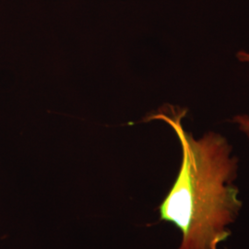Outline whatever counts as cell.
Instances as JSON below:
<instances>
[{
    "mask_svg": "<svg viewBox=\"0 0 249 249\" xmlns=\"http://www.w3.org/2000/svg\"><path fill=\"white\" fill-rule=\"evenodd\" d=\"M186 114V109L169 107L149 118L169 124L182 148L178 178L159 208L160 220L180 229L178 249H219L242 208L233 185L237 160L221 135L210 132L196 140L187 132L182 124Z\"/></svg>",
    "mask_w": 249,
    "mask_h": 249,
    "instance_id": "obj_1",
    "label": "cell"
},
{
    "mask_svg": "<svg viewBox=\"0 0 249 249\" xmlns=\"http://www.w3.org/2000/svg\"><path fill=\"white\" fill-rule=\"evenodd\" d=\"M237 57L243 62L249 63V53L241 51L237 53ZM234 121L239 124L241 130L247 134L249 138V116H236L234 117Z\"/></svg>",
    "mask_w": 249,
    "mask_h": 249,
    "instance_id": "obj_2",
    "label": "cell"
}]
</instances>
